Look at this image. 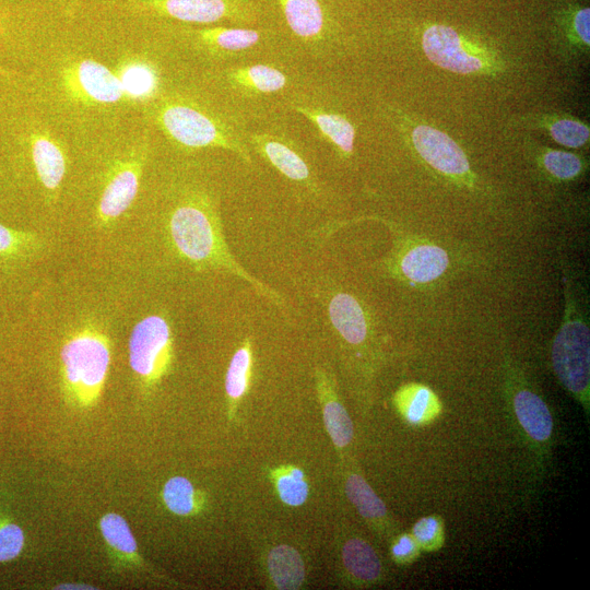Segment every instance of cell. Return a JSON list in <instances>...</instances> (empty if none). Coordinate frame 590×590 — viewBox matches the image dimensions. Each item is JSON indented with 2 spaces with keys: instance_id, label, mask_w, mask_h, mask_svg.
<instances>
[{
  "instance_id": "6da1fadb",
  "label": "cell",
  "mask_w": 590,
  "mask_h": 590,
  "mask_svg": "<svg viewBox=\"0 0 590 590\" xmlns=\"http://www.w3.org/2000/svg\"><path fill=\"white\" fill-rule=\"evenodd\" d=\"M91 47L90 25L68 21L42 46L34 74V106L82 143L138 121L108 61Z\"/></svg>"
},
{
  "instance_id": "7a4b0ae2",
  "label": "cell",
  "mask_w": 590,
  "mask_h": 590,
  "mask_svg": "<svg viewBox=\"0 0 590 590\" xmlns=\"http://www.w3.org/2000/svg\"><path fill=\"white\" fill-rule=\"evenodd\" d=\"M167 229L174 249L190 264L226 270L274 303H281L274 291L245 271L229 252L216 210L205 193L192 191L182 196L169 213Z\"/></svg>"
},
{
  "instance_id": "3957f363",
  "label": "cell",
  "mask_w": 590,
  "mask_h": 590,
  "mask_svg": "<svg viewBox=\"0 0 590 590\" xmlns=\"http://www.w3.org/2000/svg\"><path fill=\"white\" fill-rule=\"evenodd\" d=\"M150 130L138 121L106 135L110 158L95 208L96 223L106 227L133 204L149 158Z\"/></svg>"
},
{
  "instance_id": "277c9868",
  "label": "cell",
  "mask_w": 590,
  "mask_h": 590,
  "mask_svg": "<svg viewBox=\"0 0 590 590\" xmlns=\"http://www.w3.org/2000/svg\"><path fill=\"white\" fill-rule=\"evenodd\" d=\"M139 116L181 148H222L247 157L220 119L186 96L162 92L140 109Z\"/></svg>"
},
{
  "instance_id": "5b68a950",
  "label": "cell",
  "mask_w": 590,
  "mask_h": 590,
  "mask_svg": "<svg viewBox=\"0 0 590 590\" xmlns=\"http://www.w3.org/2000/svg\"><path fill=\"white\" fill-rule=\"evenodd\" d=\"M60 361L68 402L81 409L95 405L103 393L111 361L108 335L92 324L76 329L63 341Z\"/></svg>"
},
{
  "instance_id": "8992f818",
  "label": "cell",
  "mask_w": 590,
  "mask_h": 590,
  "mask_svg": "<svg viewBox=\"0 0 590 590\" xmlns=\"http://www.w3.org/2000/svg\"><path fill=\"white\" fill-rule=\"evenodd\" d=\"M564 284L565 311L552 344V364L559 382L588 413L590 332L567 276H564Z\"/></svg>"
},
{
  "instance_id": "52a82bcc",
  "label": "cell",
  "mask_w": 590,
  "mask_h": 590,
  "mask_svg": "<svg viewBox=\"0 0 590 590\" xmlns=\"http://www.w3.org/2000/svg\"><path fill=\"white\" fill-rule=\"evenodd\" d=\"M22 132L33 174L48 199L57 198L70 164L71 138L34 106Z\"/></svg>"
},
{
  "instance_id": "ba28073f",
  "label": "cell",
  "mask_w": 590,
  "mask_h": 590,
  "mask_svg": "<svg viewBox=\"0 0 590 590\" xmlns=\"http://www.w3.org/2000/svg\"><path fill=\"white\" fill-rule=\"evenodd\" d=\"M174 357L168 321L149 315L137 322L129 339V364L144 388H153L169 371Z\"/></svg>"
},
{
  "instance_id": "9c48e42d",
  "label": "cell",
  "mask_w": 590,
  "mask_h": 590,
  "mask_svg": "<svg viewBox=\"0 0 590 590\" xmlns=\"http://www.w3.org/2000/svg\"><path fill=\"white\" fill-rule=\"evenodd\" d=\"M108 59L121 90L139 116L140 109L162 92V76L149 54L134 48L118 49Z\"/></svg>"
},
{
  "instance_id": "30bf717a",
  "label": "cell",
  "mask_w": 590,
  "mask_h": 590,
  "mask_svg": "<svg viewBox=\"0 0 590 590\" xmlns=\"http://www.w3.org/2000/svg\"><path fill=\"white\" fill-rule=\"evenodd\" d=\"M422 47L433 63L455 73H474L488 66L486 52L463 40L449 26H429L423 34Z\"/></svg>"
},
{
  "instance_id": "8fae6325",
  "label": "cell",
  "mask_w": 590,
  "mask_h": 590,
  "mask_svg": "<svg viewBox=\"0 0 590 590\" xmlns=\"http://www.w3.org/2000/svg\"><path fill=\"white\" fill-rule=\"evenodd\" d=\"M412 142L424 161L436 170L451 177L469 175V161L461 148L446 133L426 125L412 131Z\"/></svg>"
},
{
  "instance_id": "7c38bea8",
  "label": "cell",
  "mask_w": 590,
  "mask_h": 590,
  "mask_svg": "<svg viewBox=\"0 0 590 590\" xmlns=\"http://www.w3.org/2000/svg\"><path fill=\"white\" fill-rule=\"evenodd\" d=\"M316 389L327 433L335 448L343 449L353 440V423L338 396L334 380L322 368L316 370Z\"/></svg>"
},
{
  "instance_id": "4fadbf2b",
  "label": "cell",
  "mask_w": 590,
  "mask_h": 590,
  "mask_svg": "<svg viewBox=\"0 0 590 590\" xmlns=\"http://www.w3.org/2000/svg\"><path fill=\"white\" fill-rule=\"evenodd\" d=\"M393 403L401 417L412 426H426L441 413L437 394L422 384H408L398 389Z\"/></svg>"
},
{
  "instance_id": "5bb4252c",
  "label": "cell",
  "mask_w": 590,
  "mask_h": 590,
  "mask_svg": "<svg viewBox=\"0 0 590 590\" xmlns=\"http://www.w3.org/2000/svg\"><path fill=\"white\" fill-rule=\"evenodd\" d=\"M328 317L344 341L358 345L368 335V320L361 303L351 294L340 292L328 303Z\"/></svg>"
},
{
  "instance_id": "9a60e30c",
  "label": "cell",
  "mask_w": 590,
  "mask_h": 590,
  "mask_svg": "<svg viewBox=\"0 0 590 590\" xmlns=\"http://www.w3.org/2000/svg\"><path fill=\"white\" fill-rule=\"evenodd\" d=\"M344 488L349 500L374 530L382 533L390 530L386 505L359 473L347 471Z\"/></svg>"
},
{
  "instance_id": "2e32d148",
  "label": "cell",
  "mask_w": 590,
  "mask_h": 590,
  "mask_svg": "<svg viewBox=\"0 0 590 590\" xmlns=\"http://www.w3.org/2000/svg\"><path fill=\"white\" fill-rule=\"evenodd\" d=\"M512 406L518 423L526 434L538 442L550 439L553 418L545 402L529 389L518 390L512 398Z\"/></svg>"
},
{
  "instance_id": "e0dca14e",
  "label": "cell",
  "mask_w": 590,
  "mask_h": 590,
  "mask_svg": "<svg viewBox=\"0 0 590 590\" xmlns=\"http://www.w3.org/2000/svg\"><path fill=\"white\" fill-rule=\"evenodd\" d=\"M447 252L435 245H418L405 252L400 260V270L409 280L427 283L439 278L448 268Z\"/></svg>"
},
{
  "instance_id": "ac0fdd59",
  "label": "cell",
  "mask_w": 590,
  "mask_h": 590,
  "mask_svg": "<svg viewBox=\"0 0 590 590\" xmlns=\"http://www.w3.org/2000/svg\"><path fill=\"white\" fill-rule=\"evenodd\" d=\"M342 564L349 577L358 585H374L382 575L380 559L368 542L359 538L347 540L341 551Z\"/></svg>"
},
{
  "instance_id": "d6986e66",
  "label": "cell",
  "mask_w": 590,
  "mask_h": 590,
  "mask_svg": "<svg viewBox=\"0 0 590 590\" xmlns=\"http://www.w3.org/2000/svg\"><path fill=\"white\" fill-rule=\"evenodd\" d=\"M99 530L111 555L122 565H140L142 558L128 522L116 512L99 519Z\"/></svg>"
},
{
  "instance_id": "ffe728a7",
  "label": "cell",
  "mask_w": 590,
  "mask_h": 590,
  "mask_svg": "<svg viewBox=\"0 0 590 590\" xmlns=\"http://www.w3.org/2000/svg\"><path fill=\"white\" fill-rule=\"evenodd\" d=\"M268 571L275 586L281 590L300 588L305 579V566L299 553L292 546L281 544L268 554Z\"/></svg>"
},
{
  "instance_id": "44dd1931",
  "label": "cell",
  "mask_w": 590,
  "mask_h": 590,
  "mask_svg": "<svg viewBox=\"0 0 590 590\" xmlns=\"http://www.w3.org/2000/svg\"><path fill=\"white\" fill-rule=\"evenodd\" d=\"M252 366V344L249 339H246L234 353L225 376V392L231 417L235 414L238 403L249 390Z\"/></svg>"
},
{
  "instance_id": "7402d4cb",
  "label": "cell",
  "mask_w": 590,
  "mask_h": 590,
  "mask_svg": "<svg viewBox=\"0 0 590 590\" xmlns=\"http://www.w3.org/2000/svg\"><path fill=\"white\" fill-rule=\"evenodd\" d=\"M197 45L223 51H239L252 47L259 42V34L248 28L203 27L187 28Z\"/></svg>"
},
{
  "instance_id": "603a6c76",
  "label": "cell",
  "mask_w": 590,
  "mask_h": 590,
  "mask_svg": "<svg viewBox=\"0 0 590 590\" xmlns=\"http://www.w3.org/2000/svg\"><path fill=\"white\" fill-rule=\"evenodd\" d=\"M290 28L298 37L311 39L323 31L324 15L319 0H280Z\"/></svg>"
},
{
  "instance_id": "cb8c5ba5",
  "label": "cell",
  "mask_w": 590,
  "mask_h": 590,
  "mask_svg": "<svg viewBox=\"0 0 590 590\" xmlns=\"http://www.w3.org/2000/svg\"><path fill=\"white\" fill-rule=\"evenodd\" d=\"M162 499L166 508L177 516H194L202 511L205 495L184 476L170 477L163 486Z\"/></svg>"
},
{
  "instance_id": "d4e9b609",
  "label": "cell",
  "mask_w": 590,
  "mask_h": 590,
  "mask_svg": "<svg viewBox=\"0 0 590 590\" xmlns=\"http://www.w3.org/2000/svg\"><path fill=\"white\" fill-rule=\"evenodd\" d=\"M295 108L311 120L321 134L342 153L351 154L353 152L355 130L347 119L338 114L324 113L305 106H296Z\"/></svg>"
},
{
  "instance_id": "484cf974",
  "label": "cell",
  "mask_w": 590,
  "mask_h": 590,
  "mask_svg": "<svg viewBox=\"0 0 590 590\" xmlns=\"http://www.w3.org/2000/svg\"><path fill=\"white\" fill-rule=\"evenodd\" d=\"M256 142L264 157L285 177L299 182H310L306 162L287 144L270 139H258Z\"/></svg>"
},
{
  "instance_id": "4316f807",
  "label": "cell",
  "mask_w": 590,
  "mask_h": 590,
  "mask_svg": "<svg viewBox=\"0 0 590 590\" xmlns=\"http://www.w3.org/2000/svg\"><path fill=\"white\" fill-rule=\"evenodd\" d=\"M279 498L287 506L304 505L309 495V485L305 472L291 464L281 465L270 471Z\"/></svg>"
},
{
  "instance_id": "83f0119b",
  "label": "cell",
  "mask_w": 590,
  "mask_h": 590,
  "mask_svg": "<svg viewBox=\"0 0 590 590\" xmlns=\"http://www.w3.org/2000/svg\"><path fill=\"white\" fill-rule=\"evenodd\" d=\"M234 78L240 84L263 93L278 92L286 84V78L281 71L264 64L238 69Z\"/></svg>"
},
{
  "instance_id": "f1b7e54d",
  "label": "cell",
  "mask_w": 590,
  "mask_h": 590,
  "mask_svg": "<svg viewBox=\"0 0 590 590\" xmlns=\"http://www.w3.org/2000/svg\"><path fill=\"white\" fill-rule=\"evenodd\" d=\"M38 237L31 232L10 228L0 224V257L19 258L37 249Z\"/></svg>"
},
{
  "instance_id": "f546056e",
  "label": "cell",
  "mask_w": 590,
  "mask_h": 590,
  "mask_svg": "<svg viewBox=\"0 0 590 590\" xmlns=\"http://www.w3.org/2000/svg\"><path fill=\"white\" fill-rule=\"evenodd\" d=\"M412 535L421 551L436 552L445 543V524L437 515L420 518L412 528Z\"/></svg>"
},
{
  "instance_id": "4dcf8cb0",
  "label": "cell",
  "mask_w": 590,
  "mask_h": 590,
  "mask_svg": "<svg viewBox=\"0 0 590 590\" xmlns=\"http://www.w3.org/2000/svg\"><path fill=\"white\" fill-rule=\"evenodd\" d=\"M551 137L559 144L567 148H580L589 140V128L573 119H559L550 126Z\"/></svg>"
},
{
  "instance_id": "1f68e13d",
  "label": "cell",
  "mask_w": 590,
  "mask_h": 590,
  "mask_svg": "<svg viewBox=\"0 0 590 590\" xmlns=\"http://www.w3.org/2000/svg\"><path fill=\"white\" fill-rule=\"evenodd\" d=\"M546 170L558 179H571L582 169L581 160L569 152L551 150L543 156Z\"/></svg>"
},
{
  "instance_id": "d6a6232c",
  "label": "cell",
  "mask_w": 590,
  "mask_h": 590,
  "mask_svg": "<svg viewBox=\"0 0 590 590\" xmlns=\"http://www.w3.org/2000/svg\"><path fill=\"white\" fill-rule=\"evenodd\" d=\"M25 545L22 528L8 518H0V563H7L20 556Z\"/></svg>"
},
{
  "instance_id": "836d02e7",
  "label": "cell",
  "mask_w": 590,
  "mask_h": 590,
  "mask_svg": "<svg viewBox=\"0 0 590 590\" xmlns=\"http://www.w3.org/2000/svg\"><path fill=\"white\" fill-rule=\"evenodd\" d=\"M421 548L412 533L399 534L390 545V555L398 565H409L417 559Z\"/></svg>"
},
{
  "instance_id": "e575fe53",
  "label": "cell",
  "mask_w": 590,
  "mask_h": 590,
  "mask_svg": "<svg viewBox=\"0 0 590 590\" xmlns=\"http://www.w3.org/2000/svg\"><path fill=\"white\" fill-rule=\"evenodd\" d=\"M17 4H36L47 7L60 13L69 21L79 17L83 0H12Z\"/></svg>"
},
{
  "instance_id": "d590c367",
  "label": "cell",
  "mask_w": 590,
  "mask_h": 590,
  "mask_svg": "<svg viewBox=\"0 0 590 590\" xmlns=\"http://www.w3.org/2000/svg\"><path fill=\"white\" fill-rule=\"evenodd\" d=\"M43 5L36 4H13L12 7L0 5V34L5 33L10 25L16 23V21L23 19L34 10L42 8ZM47 8V7H45ZM0 74L9 76L8 72L0 67Z\"/></svg>"
},
{
  "instance_id": "8d00e7d4",
  "label": "cell",
  "mask_w": 590,
  "mask_h": 590,
  "mask_svg": "<svg viewBox=\"0 0 590 590\" xmlns=\"http://www.w3.org/2000/svg\"><path fill=\"white\" fill-rule=\"evenodd\" d=\"M590 10L589 8H585L579 10L575 17H574V28L578 35V37L581 39V42L589 46L590 43Z\"/></svg>"
},
{
  "instance_id": "74e56055",
  "label": "cell",
  "mask_w": 590,
  "mask_h": 590,
  "mask_svg": "<svg viewBox=\"0 0 590 590\" xmlns=\"http://www.w3.org/2000/svg\"><path fill=\"white\" fill-rule=\"evenodd\" d=\"M55 589H64V590H93L95 587L91 585L85 583H79V582H68V583H61L55 587Z\"/></svg>"
}]
</instances>
